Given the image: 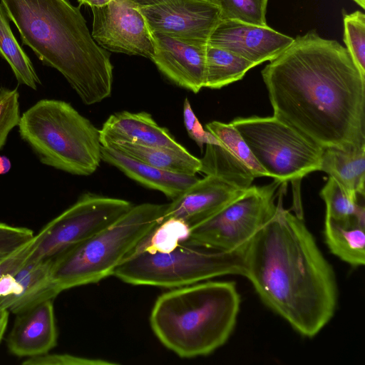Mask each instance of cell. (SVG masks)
I'll return each instance as SVG.
<instances>
[{
	"label": "cell",
	"instance_id": "obj_1",
	"mask_svg": "<svg viewBox=\"0 0 365 365\" xmlns=\"http://www.w3.org/2000/svg\"><path fill=\"white\" fill-rule=\"evenodd\" d=\"M262 76L273 115L317 145L365 144V77L338 41L314 30L299 36Z\"/></svg>",
	"mask_w": 365,
	"mask_h": 365
},
{
	"label": "cell",
	"instance_id": "obj_2",
	"mask_svg": "<svg viewBox=\"0 0 365 365\" xmlns=\"http://www.w3.org/2000/svg\"><path fill=\"white\" fill-rule=\"evenodd\" d=\"M283 187L274 213L244 249L242 276L295 331L313 337L334 314L336 280L302 219L283 207Z\"/></svg>",
	"mask_w": 365,
	"mask_h": 365
},
{
	"label": "cell",
	"instance_id": "obj_3",
	"mask_svg": "<svg viewBox=\"0 0 365 365\" xmlns=\"http://www.w3.org/2000/svg\"><path fill=\"white\" fill-rule=\"evenodd\" d=\"M22 43L66 79L86 105L109 97L110 55L93 38L78 7L70 0H0Z\"/></svg>",
	"mask_w": 365,
	"mask_h": 365
},
{
	"label": "cell",
	"instance_id": "obj_4",
	"mask_svg": "<svg viewBox=\"0 0 365 365\" xmlns=\"http://www.w3.org/2000/svg\"><path fill=\"white\" fill-rule=\"evenodd\" d=\"M240 306L235 282H198L159 296L150 313V327L160 341L178 356H207L229 339Z\"/></svg>",
	"mask_w": 365,
	"mask_h": 365
},
{
	"label": "cell",
	"instance_id": "obj_5",
	"mask_svg": "<svg viewBox=\"0 0 365 365\" xmlns=\"http://www.w3.org/2000/svg\"><path fill=\"white\" fill-rule=\"evenodd\" d=\"M18 127L21 139L47 166L89 175L100 165V130L69 103L40 100L21 115Z\"/></svg>",
	"mask_w": 365,
	"mask_h": 365
},
{
	"label": "cell",
	"instance_id": "obj_6",
	"mask_svg": "<svg viewBox=\"0 0 365 365\" xmlns=\"http://www.w3.org/2000/svg\"><path fill=\"white\" fill-rule=\"evenodd\" d=\"M168 204L142 203L81 243L52 258L51 277L61 293L110 275L161 222Z\"/></svg>",
	"mask_w": 365,
	"mask_h": 365
},
{
	"label": "cell",
	"instance_id": "obj_7",
	"mask_svg": "<svg viewBox=\"0 0 365 365\" xmlns=\"http://www.w3.org/2000/svg\"><path fill=\"white\" fill-rule=\"evenodd\" d=\"M243 252H223L186 240L168 252L131 253L113 275L134 285L179 288L220 276L243 275Z\"/></svg>",
	"mask_w": 365,
	"mask_h": 365
},
{
	"label": "cell",
	"instance_id": "obj_8",
	"mask_svg": "<svg viewBox=\"0 0 365 365\" xmlns=\"http://www.w3.org/2000/svg\"><path fill=\"white\" fill-rule=\"evenodd\" d=\"M230 123L274 180L299 185L304 176L319 170L324 148L274 115L237 118Z\"/></svg>",
	"mask_w": 365,
	"mask_h": 365
},
{
	"label": "cell",
	"instance_id": "obj_9",
	"mask_svg": "<svg viewBox=\"0 0 365 365\" xmlns=\"http://www.w3.org/2000/svg\"><path fill=\"white\" fill-rule=\"evenodd\" d=\"M280 185L274 180L266 185L249 187L216 213L191 227L187 240L223 252L244 250L274 213Z\"/></svg>",
	"mask_w": 365,
	"mask_h": 365
},
{
	"label": "cell",
	"instance_id": "obj_10",
	"mask_svg": "<svg viewBox=\"0 0 365 365\" xmlns=\"http://www.w3.org/2000/svg\"><path fill=\"white\" fill-rule=\"evenodd\" d=\"M133 205L125 200L86 192L35 235V247L27 259H52L113 224Z\"/></svg>",
	"mask_w": 365,
	"mask_h": 365
},
{
	"label": "cell",
	"instance_id": "obj_11",
	"mask_svg": "<svg viewBox=\"0 0 365 365\" xmlns=\"http://www.w3.org/2000/svg\"><path fill=\"white\" fill-rule=\"evenodd\" d=\"M93 12L92 37L103 48L151 59L153 33L139 7L130 0H111Z\"/></svg>",
	"mask_w": 365,
	"mask_h": 365
},
{
	"label": "cell",
	"instance_id": "obj_12",
	"mask_svg": "<svg viewBox=\"0 0 365 365\" xmlns=\"http://www.w3.org/2000/svg\"><path fill=\"white\" fill-rule=\"evenodd\" d=\"M139 9L152 32L203 45L220 21L211 0H161Z\"/></svg>",
	"mask_w": 365,
	"mask_h": 365
},
{
	"label": "cell",
	"instance_id": "obj_13",
	"mask_svg": "<svg viewBox=\"0 0 365 365\" xmlns=\"http://www.w3.org/2000/svg\"><path fill=\"white\" fill-rule=\"evenodd\" d=\"M205 127L219 144L206 145L200 172L217 176L245 190L255 178L268 176L230 123L212 121Z\"/></svg>",
	"mask_w": 365,
	"mask_h": 365
},
{
	"label": "cell",
	"instance_id": "obj_14",
	"mask_svg": "<svg viewBox=\"0 0 365 365\" xmlns=\"http://www.w3.org/2000/svg\"><path fill=\"white\" fill-rule=\"evenodd\" d=\"M294 38L267 26L220 19L208 45L224 48L257 66L270 61L293 42Z\"/></svg>",
	"mask_w": 365,
	"mask_h": 365
},
{
	"label": "cell",
	"instance_id": "obj_15",
	"mask_svg": "<svg viewBox=\"0 0 365 365\" xmlns=\"http://www.w3.org/2000/svg\"><path fill=\"white\" fill-rule=\"evenodd\" d=\"M152 33L155 48L150 60L173 83L198 93L205 84L207 45Z\"/></svg>",
	"mask_w": 365,
	"mask_h": 365
},
{
	"label": "cell",
	"instance_id": "obj_16",
	"mask_svg": "<svg viewBox=\"0 0 365 365\" xmlns=\"http://www.w3.org/2000/svg\"><path fill=\"white\" fill-rule=\"evenodd\" d=\"M245 190L217 176L206 175L168 204L161 222L175 218L191 227L216 213Z\"/></svg>",
	"mask_w": 365,
	"mask_h": 365
},
{
	"label": "cell",
	"instance_id": "obj_17",
	"mask_svg": "<svg viewBox=\"0 0 365 365\" xmlns=\"http://www.w3.org/2000/svg\"><path fill=\"white\" fill-rule=\"evenodd\" d=\"M7 337L9 352L19 357L43 355L57 344L58 330L53 300H46L16 314Z\"/></svg>",
	"mask_w": 365,
	"mask_h": 365
},
{
	"label": "cell",
	"instance_id": "obj_18",
	"mask_svg": "<svg viewBox=\"0 0 365 365\" xmlns=\"http://www.w3.org/2000/svg\"><path fill=\"white\" fill-rule=\"evenodd\" d=\"M100 130L103 146L113 143H129L146 146H160L184 150L166 128L160 126L146 112L115 113L103 123Z\"/></svg>",
	"mask_w": 365,
	"mask_h": 365
},
{
	"label": "cell",
	"instance_id": "obj_19",
	"mask_svg": "<svg viewBox=\"0 0 365 365\" xmlns=\"http://www.w3.org/2000/svg\"><path fill=\"white\" fill-rule=\"evenodd\" d=\"M101 160L113 165L141 185L163 192L172 200L198 178L163 170L127 156L113 148L101 146Z\"/></svg>",
	"mask_w": 365,
	"mask_h": 365
},
{
	"label": "cell",
	"instance_id": "obj_20",
	"mask_svg": "<svg viewBox=\"0 0 365 365\" xmlns=\"http://www.w3.org/2000/svg\"><path fill=\"white\" fill-rule=\"evenodd\" d=\"M51 259L26 260L13 274L21 287V293L0 299V310L14 314L46 300H53L60 293L51 277Z\"/></svg>",
	"mask_w": 365,
	"mask_h": 365
},
{
	"label": "cell",
	"instance_id": "obj_21",
	"mask_svg": "<svg viewBox=\"0 0 365 365\" xmlns=\"http://www.w3.org/2000/svg\"><path fill=\"white\" fill-rule=\"evenodd\" d=\"M319 170L327 173L353 200L364 197L365 144L340 149L324 148Z\"/></svg>",
	"mask_w": 365,
	"mask_h": 365
},
{
	"label": "cell",
	"instance_id": "obj_22",
	"mask_svg": "<svg viewBox=\"0 0 365 365\" xmlns=\"http://www.w3.org/2000/svg\"><path fill=\"white\" fill-rule=\"evenodd\" d=\"M120 153L152 166L175 173L195 175L200 171V159L184 150L160 146H146L129 143L108 145Z\"/></svg>",
	"mask_w": 365,
	"mask_h": 365
},
{
	"label": "cell",
	"instance_id": "obj_23",
	"mask_svg": "<svg viewBox=\"0 0 365 365\" xmlns=\"http://www.w3.org/2000/svg\"><path fill=\"white\" fill-rule=\"evenodd\" d=\"M365 225L325 217L324 235L330 252L352 267L365 263Z\"/></svg>",
	"mask_w": 365,
	"mask_h": 365
},
{
	"label": "cell",
	"instance_id": "obj_24",
	"mask_svg": "<svg viewBox=\"0 0 365 365\" xmlns=\"http://www.w3.org/2000/svg\"><path fill=\"white\" fill-rule=\"evenodd\" d=\"M255 66L231 51L207 44L204 88H221L242 79Z\"/></svg>",
	"mask_w": 365,
	"mask_h": 365
},
{
	"label": "cell",
	"instance_id": "obj_25",
	"mask_svg": "<svg viewBox=\"0 0 365 365\" xmlns=\"http://www.w3.org/2000/svg\"><path fill=\"white\" fill-rule=\"evenodd\" d=\"M9 20L0 3V56L9 63L19 83L36 90L41 81L29 57L14 37Z\"/></svg>",
	"mask_w": 365,
	"mask_h": 365
},
{
	"label": "cell",
	"instance_id": "obj_26",
	"mask_svg": "<svg viewBox=\"0 0 365 365\" xmlns=\"http://www.w3.org/2000/svg\"><path fill=\"white\" fill-rule=\"evenodd\" d=\"M326 205V216L341 222H356L365 225L364 202L351 198L332 178L320 191Z\"/></svg>",
	"mask_w": 365,
	"mask_h": 365
},
{
	"label": "cell",
	"instance_id": "obj_27",
	"mask_svg": "<svg viewBox=\"0 0 365 365\" xmlns=\"http://www.w3.org/2000/svg\"><path fill=\"white\" fill-rule=\"evenodd\" d=\"M190 230V226L182 220L168 218L160 222L130 254L168 252L187 240Z\"/></svg>",
	"mask_w": 365,
	"mask_h": 365
},
{
	"label": "cell",
	"instance_id": "obj_28",
	"mask_svg": "<svg viewBox=\"0 0 365 365\" xmlns=\"http://www.w3.org/2000/svg\"><path fill=\"white\" fill-rule=\"evenodd\" d=\"M220 10V19L234 20L267 26L266 11L268 0H212Z\"/></svg>",
	"mask_w": 365,
	"mask_h": 365
},
{
	"label": "cell",
	"instance_id": "obj_29",
	"mask_svg": "<svg viewBox=\"0 0 365 365\" xmlns=\"http://www.w3.org/2000/svg\"><path fill=\"white\" fill-rule=\"evenodd\" d=\"M344 41L351 58L365 77V14L361 11L344 14Z\"/></svg>",
	"mask_w": 365,
	"mask_h": 365
},
{
	"label": "cell",
	"instance_id": "obj_30",
	"mask_svg": "<svg viewBox=\"0 0 365 365\" xmlns=\"http://www.w3.org/2000/svg\"><path fill=\"white\" fill-rule=\"evenodd\" d=\"M21 118L19 93L16 88H0V150Z\"/></svg>",
	"mask_w": 365,
	"mask_h": 365
},
{
	"label": "cell",
	"instance_id": "obj_31",
	"mask_svg": "<svg viewBox=\"0 0 365 365\" xmlns=\"http://www.w3.org/2000/svg\"><path fill=\"white\" fill-rule=\"evenodd\" d=\"M34 235L29 228L0 222V258H6L15 253L27 245Z\"/></svg>",
	"mask_w": 365,
	"mask_h": 365
},
{
	"label": "cell",
	"instance_id": "obj_32",
	"mask_svg": "<svg viewBox=\"0 0 365 365\" xmlns=\"http://www.w3.org/2000/svg\"><path fill=\"white\" fill-rule=\"evenodd\" d=\"M26 365H115L118 363L99 359H88L68 354H45L26 359Z\"/></svg>",
	"mask_w": 365,
	"mask_h": 365
},
{
	"label": "cell",
	"instance_id": "obj_33",
	"mask_svg": "<svg viewBox=\"0 0 365 365\" xmlns=\"http://www.w3.org/2000/svg\"><path fill=\"white\" fill-rule=\"evenodd\" d=\"M183 119L189 136L201 149L205 144H219L216 138L203 128L187 98L183 104Z\"/></svg>",
	"mask_w": 365,
	"mask_h": 365
},
{
	"label": "cell",
	"instance_id": "obj_34",
	"mask_svg": "<svg viewBox=\"0 0 365 365\" xmlns=\"http://www.w3.org/2000/svg\"><path fill=\"white\" fill-rule=\"evenodd\" d=\"M35 247L34 238L22 248L6 257L0 263V277L5 273L15 272L29 257Z\"/></svg>",
	"mask_w": 365,
	"mask_h": 365
},
{
	"label": "cell",
	"instance_id": "obj_35",
	"mask_svg": "<svg viewBox=\"0 0 365 365\" xmlns=\"http://www.w3.org/2000/svg\"><path fill=\"white\" fill-rule=\"evenodd\" d=\"M9 314L7 310H0V341H1L9 322Z\"/></svg>",
	"mask_w": 365,
	"mask_h": 365
},
{
	"label": "cell",
	"instance_id": "obj_36",
	"mask_svg": "<svg viewBox=\"0 0 365 365\" xmlns=\"http://www.w3.org/2000/svg\"><path fill=\"white\" fill-rule=\"evenodd\" d=\"M11 168V162L6 155H0V175L7 174Z\"/></svg>",
	"mask_w": 365,
	"mask_h": 365
},
{
	"label": "cell",
	"instance_id": "obj_37",
	"mask_svg": "<svg viewBox=\"0 0 365 365\" xmlns=\"http://www.w3.org/2000/svg\"><path fill=\"white\" fill-rule=\"evenodd\" d=\"M111 0H78L80 5L85 4L91 7H98L108 4Z\"/></svg>",
	"mask_w": 365,
	"mask_h": 365
},
{
	"label": "cell",
	"instance_id": "obj_38",
	"mask_svg": "<svg viewBox=\"0 0 365 365\" xmlns=\"http://www.w3.org/2000/svg\"><path fill=\"white\" fill-rule=\"evenodd\" d=\"M135 4H136L139 8L145 7L148 6H151L159 2L161 0H130ZM212 1V0H211Z\"/></svg>",
	"mask_w": 365,
	"mask_h": 365
},
{
	"label": "cell",
	"instance_id": "obj_39",
	"mask_svg": "<svg viewBox=\"0 0 365 365\" xmlns=\"http://www.w3.org/2000/svg\"><path fill=\"white\" fill-rule=\"evenodd\" d=\"M353 1H355L363 9H365V0H353Z\"/></svg>",
	"mask_w": 365,
	"mask_h": 365
},
{
	"label": "cell",
	"instance_id": "obj_40",
	"mask_svg": "<svg viewBox=\"0 0 365 365\" xmlns=\"http://www.w3.org/2000/svg\"><path fill=\"white\" fill-rule=\"evenodd\" d=\"M6 259V258H4V259H3V258H0V263H1L4 259Z\"/></svg>",
	"mask_w": 365,
	"mask_h": 365
}]
</instances>
